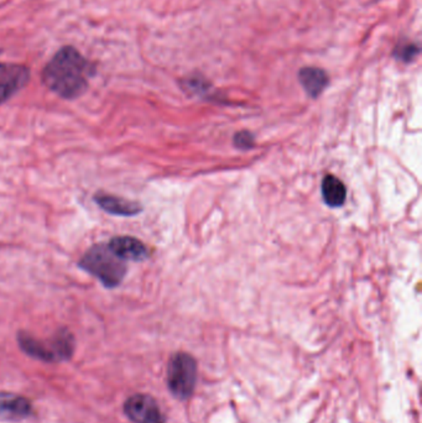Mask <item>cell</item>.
<instances>
[{
    "instance_id": "6da1fadb",
    "label": "cell",
    "mask_w": 422,
    "mask_h": 423,
    "mask_svg": "<svg viewBox=\"0 0 422 423\" xmlns=\"http://www.w3.org/2000/svg\"><path fill=\"white\" fill-rule=\"evenodd\" d=\"M93 75L91 62L73 47H65L52 57L43 72V83L61 98L75 99L88 88Z\"/></svg>"
},
{
    "instance_id": "7a4b0ae2",
    "label": "cell",
    "mask_w": 422,
    "mask_h": 423,
    "mask_svg": "<svg viewBox=\"0 0 422 423\" xmlns=\"http://www.w3.org/2000/svg\"><path fill=\"white\" fill-rule=\"evenodd\" d=\"M80 268L98 278L107 288H115L127 275V263L115 255L108 244L91 246L81 258Z\"/></svg>"
},
{
    "instance_id": "3957f363",
    "label": "cell",
    "mask_w": 422,
    "mask_h": 423,
    "mask_svg": "<svg viewBox=\"0 0 422 423\" xmlns=\"http://www.w3.org/2000/svg\"><path fill=\"white\" fill-rule=\"evenodd\" d=\"M18 343L29 357L46 362H62L70 360L75 352L73 334L67 328H61L46 340L35 338L31 334L19 332Z\"/></svg>"
},
{
    "instance_id": "277c9868",
    "label": "cell",
    "mask_w": 422,
    "mask_h": 423,
    "mask_svg": "<svg viewBox=\"0 0 422 423\" xmlns=\"http://www.w3.org/2000/svg\"><path fill=\"white\" fill-rule=\"evenodd\" d=\"M197 380V364L187 352H176L168 365V387L178 400H187L192 396Z\"/></svg>"
},
{
    "instance_id": "5b68a950",
    "label": "cell",
    "mask_w": 422,
    "mask_h": 423,
    "mask_svg": "<svg viewBox=\"0 0 422 423\" xmlns=\"http://www.w3.org/2000/svg\"><path fill=\"white\" fill-rule=\"evenodd\" d=\"M124 414L134 423H165L159 404L145 394L130 396L124 404Z\"/></svg>"
},
{
    "instance_id": "8992f818",
    "label": "cell",
    "mask_w": 422,
    "mask_h": 423,
    "mask_svg": "<svg viewBox=\"0 0 422 423\" xmlns=\"http://www.w3.org/2000/svg\"><path fill=\"white\" fill-rule=\"evenodd\" d=\"M30 78L28 68L14 63H0V104L24 88Z\"/></svg>"
},
{
    "instance_id": "52a82bcc",
    "label": "cell",
    "mask_w": 422,
    "mask_h": 423,
    "mask_svg": "<svg viewBox=\"0 0 422 423\" xmlns=\"http://www.w3.org/2000/svg\"><path fill=\"white\" fill-rule=\"evenodd\" d=\"M33 414V404L24 396L0 392V421L18 422L28 419Z\"/></svg>"
},
{
    "instance_id": "ba28073f",
    "label": "cell",
    "mask_w": 422,
    "mask_h": 423,
    "mask_svg": "<svg viewBox=\"0 0 422 423\" xmlns=\"http://www.w3.org/2000/svg\"><path fill=\"white\" fill-rule=\"evenodd\" d=\"M109 248L124 261H144L149 256L145 245L136 238L123 235L115 236L108 243Z\"/></svg>"
},
{
    "instance_id": "9c48e42d",
    "label": "cell",
    "mask_w": 422,
    "mask_h": 423,
    "mask_svg": "<svg viewBox=\"0 0 422 423\" xmlns=\"http://www.w3.org/2000/svg\"><path fill=\"white\" fill-rule=\"evenodd\" d=\"M94 202L98 204L99 207L113 216H133L139 214L143 211L141 204L134 201H129L125 198L118 197L114 194L99 192L93 197Z\"/></svg>"
},
{
    "instance_id": "30bf717a",
    "label": "cell",
    "mask_w": 422,
    "mask_h": 423,
    "mask_svg": "<svg viewBox=\"0 0 422 423\" xmlns=\"http://www.w3.org/2000/svg\"><path fill=\"white\" fill-rule=\"evenodd\" d=\"M301 85L305 88L306 92L310 94L311 97H319V94L324 92V88L329 85V75L326 72L319 68L314 67H306L300 70Z\"/></svg>"
},
{
    "instance_id": "8fae6325",
    "label": "cell",
    "mask_w": 422,
    "mask_h": 423,
    "mask_svg": "<svg viewBox=\"0 0 422 423\" xmlns=\"http://www.w3.org/2000/svg\"><path fill=\"white\" fill-rule=\"evenodd\" d=\"M322 197L329 207H341L346 202L347 189L341 179L334 174H327L322 181Z\"/></svg>"
},
{
    "instance_id": "7c38bea8",
    "label": "cell",
    "mask_w": 422,
    "mask_h": 423,
    "mask_svg": "<svg viewBox=\"0 0 422 423\" xmlns=\"http://www.w3.org/2000/svg\"><path fill=\"white\" fill-rule=\"evenodd\" d=\"M235 145L238 146L240 149H249L253 145V137L247 132H242L237 134L235 137Z\"/></svg>"
}]
</instances>
